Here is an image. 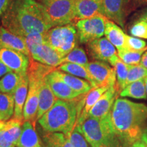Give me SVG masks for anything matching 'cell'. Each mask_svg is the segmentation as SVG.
<instances>
[{
    "mask_svg": "<svg viewBox=\"0 0 147 147\" xmlns=\"http://www.w3.org/2000/svg\"><path fill=\"white\" fill-rule=\"evenodd\" d=\"M130 2L134 9L147 5V0H130Z\"/></svg>",
    "mask_w": 147,
    "mask_h": 147,
    "instance_id": "39",
    "label": "cell"
},
{
    "mask_svg": "<svg viewBox=\"0 0 147 147\" xmlns=\"http://www.w3.org/2000/svg\"><path fill=\"white\" fill-rule=\"evenodd\" d=\"M57 100L58 98L54 95L48 82L47 76H46L40 82L39 104L36 120H38L44 114L47 113Z\"/></svg>",
    "mask_w": 147,
    "mask_h": 147,
    "instance_id": "18",
    "label": "cell"
},
{
    "mask_svg": "<svg viewBox=\"0 0 147 147\" xmlns=\"http://www.w3.org/2000/svg\"><path fill=\"white\" fill-rule=\"evenodd\" d=\"M63 147H73L72 145H71V144L70 143V142H69V139L67 140V142H66V143H65V146H64Z\"/></svg>",
    "mask_w": 147,
    "mask_h": 147,
    "instance_id": "45",
    "label": "cell"
},
{
    "mask_svg": "<svg viewBox=\"0 0 147 147\" xmlns=\"http://www.w3.org/2000/svg\"><path fill=\"white\" fill-rule=\"evenodd\" d=\"M53 27L71 23L75 18V0H42Z\"/></svg>",
    "mask_w": 147,
    "mask_h": 147,
    "instance_id": "6",
    "label": "cell"
},
{
    "mask_svg": "<svg viewBox=\"0 0 147 147\" xmlns=\"http://www.w3.org/2000/svg\"><path fill=\"white\" fill-rule=\"evenodd\" d=\"M45 33H35L23 37L31 57L36 52L40 46L45 43Z\"/></svg>",
    "mask_w": 147,
    "mask_h": 147,
    "instance_id": "31",
    "label": "cell"
},
{
    "mask_svg": "<svg viewBox=\"0 0 147 147\" xmlns=\"http://www.w3.org/2000/svg\"><path fill=\"white\" fill-rule=\"evenodd\" d=\"M145 146H146V144L143 142L141 140H138L136 142H134L131 144V147H145Z\"/></svg>",
    "mask_w": 147,
    "mask_h": 147,
    "instance_id": "43",
    "label": "cell"
},
{
    "mask_svg": "<svg viewBox=\"0 0 147 147\" xmlns=\"http://www.w3.org/2000/svg\"><path fill=\"white\" fill-rule=\"evenodd\" d=\"M109 89L106 87H93L88 93L84 94V106L81 113L76 121V125L80 126L88 117L90 110L94 106L100 97Z\"/></svg>",
    "mask_w": 147,
    "mask_h": 147,
    "instance_id": "19",
    "label": "cell"
},
{
    "mask_svg": "<svg viewBox=\"0 0 147 147\" xmlns=\"http://www.w3.org/2000/svg\"><path fill=\"white\" fill-rule=\"evenodd\" d=\"M36 1H39V2H40V1H42V0H36Z\"/></svg>",
    "mask_w": 147,
    "mask_h": 147,
    "instance_id": "48",
    "label": "cell"
},
{
    "mask_svg": "<svg viewBox=\"0 0 147 147\" xmlns=\"http://www.w3.org/2000/svg\"><path fill=\"white\" fill-rule=\"evenodd\" d=\"M47 80L54 95L59 100L70 101L80 95L57 76L54 71L48 75Z\"/></svg>",
    "mask_w": 147,
    "mask_h": 147,
    "instance_id": "16",
    "label": "cell"
},
{
    "mask_svg": "<svg viewBox=\"0 0 147 147\" xmlns=\"http://www.w3.org/2000/svg\"><path fill=\"white\" fill-rule=\"evenodd\" d=\"M145 147H147V144H146V146H145Z\"/></svg>",
    "mask_w": 147,
    "mask_h": 147,
    "instance_id": "49",
    "label": "cell"
},
{
    "mask_svg": "<svg viewBox=\"0 0 147 147\" xmlns=\"http://www.w3.org/2000/svg\"><path fill=\"white\" fill-rule=\"evenodd\" d=\"M14 113V95L0 92V121L10 120Z\"/></svg>",
    "mask_w": 147,
    "mask_h": 147,
    "instance_id": "26",
    "label": "cell"
},
{
    "mask_svg": "<svg viewBox=\"0 0 147 147\" xmlns=\"http://www.w3.org/2000/svg\"><path fill=\"white\" fill-rule=\"evenodd\" d=\"M104 15L102 0H75V18L82 20Z\"/></svg>",
    "mask_w": 147,
    "mask_h": 147,
    "instance_id": "13",
    "label": "cell"
},
{
    "mask_svg": "<svg viewBox=\"0 0 147 147\" xmlns=\"http://www.w3.org/2000/svg\"><path fill=\"white\" fill-rule=\"evenodd\" d=\"M110 113L102 119L88 117L79 126L82 134L91 147L100 146L116 135L110 124Z\"/></svg>",
    "mask_w": 147,
    "mask_h": 147,
    "instance_id": "5",
    "label": "cell"
},
{
    "mask_svg": "<svg viewBox=\"0 0 147 147\" xmlns=\"http://www.w3.org/2000/svg\"><path fill=\"white\" fill-rule=\"evenodd\" d=\"M144 83H145V89H146V93L147 95V77L144 78Z\"/></svg>",
    "mask_w": 147,
    "mask_h": 147,
    "instance_id": "47",
    "label": "cell"
},
{
    "mask_svg": "<svg viewBox=\"0 0 147 147\" xmlns=\"http://www.w3.org/2000/svg\"><path fill=\"white\" fill-rule=\"evenodd\" d=\"M17 147H42L39 136L30 121H24Z\"/></svg>",
    "mask_w": 147,
    "mask_h": 147,
    "instance_id": "23",
    "label": "cell"
},
{
    "mask_svg": "<svg viewBox=\"0 0 147 147\" xmlns=\"http://www.w3.org/2000/svg\"><path fill=\"white\" fill-rule=\"evenodd\" d=\"M79 96L70 101L58 99L38 120L42 128L47 132H60L68 137L76 124Z\"/></svg>",
    "mask_w": 147,
    "mask_h": 147,
    "instance_id": "3",
    "label": "cell"
},
{
    "mask_svg": "<svg viewBox=\"0 0 147 147\" xmlns=\"http://www.w3.org/2000/svg\"><path fill=\"white\" fill-rule=\"evenodd\" d=\"M1 23L4 28L23 38L53 27L45 8L36 0H11Z\"/></svg>",
    "mask_w": 147,
    "mask_h": 147,
    "instance_id": "1",
    "label": "cell"
},
{
    "mask_svg": "<svg viewBox=\"0 0 147 147\" xmlns=\"http://www.w3.org/2000/svg\"><path fill=\"white\" fill-rule=\"evenodd\" d=\"M31 57L44 65L55 67L63 63L64 57L45 42L38 48Z\"/></svg>",
    "mask_w": 147,
    "mask_h": 147,
    "instance_id": "15",
    "label": "cell"
},
{
    "mask_svg": "<svg viewBox=\"0 0 147 147\" xmlns=\"http://www.w3.org/2000/svg\"><path fill=\"white\" fill-rule=\"evenodd\" d=\"M130 5V0H102L104 16L121 27L125 26Z\"/></svg>",
    "mask_w": 147,
    "mask_h": 147,
    "instance_id": "10",
    "label": "cell"
},
{
    "mask_svg": "<svg viewBox=\"0 0 147 147\" xmlns=\"http://www.w3.org/2000/svg\"><path fill=\"white\" fill-rule=\"evenodd\" d=\"M22 76L14 71L4 75L0 80V92L14 95Z\"/></svg>",
    "mask_w": 147,
    "mask_h": 147,
    "instance_id": "27",
    "label": "cell"
},
{
    "mask_svg": "<svg viewBox=\"0 0 147 147\" xmlns=\"http://www.w3.org/2000/svg\"><path fill=\"white\" fill-rule=\"evenodd\" d=\"M104 35L108 41L118 50L125 48L126 34L117 24L108 18L106 21Z\"/></svg>",
    "mask_w": 147,
    "mask_h": 147,
    "instance_id": "22",
    "label": "cell"
},
{
    "mask_svg": "<svg viewBox=\"0 0 147 147\" xmlns=\"http://www.w3.org/2000/svg\"><path fill=\"white\" fill-rule=\"evenodd\" d=\"M10 1L11 0H0V21H1L3 15L8 8Z\"/></svg>",
    "mask_w": 147,
    "mask_h": 147,
    "instance_id": "38",
    "label": "cell"
},
{
    "mask_svg": "<svg viewBox=\"0 0 147 147\" xmlns=\"http://www.w3.org/2000/svg\"><path fill=\"white\" fill-rule=\"evenodd\" d=\"M45 34L46 43L63 57L78 47V32L73 23L53 27Z\"/></svg>",
    "mask_w": 147,
    "mask_h": 147,
    "instance_id": "4",
    "label": "cell"
},
{
    "mask_svg": "<svg viewBox=\"0 0 147 147\" xmlns=\"http://www.w3.org/2000/svg\"><path fill=\"white\" fill-rule=\"evenodd\" d=\"M54 71L57 76L59 77L71 89L78 93L79 95L85 94L93 88L89 82L82 80L78 77L57 69H55Z\"/></svg>",
    "mask_w": 147,
    "mask_h": 147,
    "instance_id": "21",
    "label": "cell"
},
{
    "mask_svg": "<svg viewBox=\"0 0 147 147\" xmlns=\"http://www.w3.org/2000/svg\"><path fill=\"white\" fill-rule=\"evenodd\" d=\"M69 142L73 147H89L87 140L80 131V127L75 126L68 136Z\"/></svg>",
    "mask_w": 147,
    "mask_h": 147,
    "instance_id": "34",
    "label": "cell"
},
{
    "mask_svg": "<svg viewBox=\"0 0 147 147\" xmlns=\"http://www.w3.org/2000/svg\"><path fill=\"white\" fill-rule=\"evenodd\" d=\"M68 137L60 132H47L44 136V143L45 147H63Z\"/></svg>",
    "mask_w": 147,
    "mask_h": 147,
    "instance_id": "32",
    "label": "cell"
},
{
    "mask_svg": "<svg viewBox=\"0 0 147 147\" xmlns=\"http://www.w3.org/2000/svg\"><path fill=\"white\" fill-rule=\"evenodd\" d=\"M30 58L19 51L0 49V60L12 71L19 75L27 74Z\"/></svg>",
    "mask_w": 147,
    "mask_h": 147,
    "instance_id": "11",
    "label": "cell"
},
{
    "mask_svg": "<svg viewBox=\"0 0 147 147\" xmlns=\"http://www.w3.org/2000/svg\"><path fill=\"white\" fill-rule=\"evenodd\" d=\"M146 42L136 37L126 35L125 48L134 51H145L147 50Z\"/></svg>",
    "mask_w": 147,
    "mask_h": 147,
    "instance_id": "35",
    "label": "cell"
},
{
    "mask_svg": "<svg viewBox=\"0 0 147 147\" xmlns=\"http://www.w3.org/2000/svg\"><path fill=\"white\" fill-rule=\"evenodd\" d=\"M87 45L88 53L93 59L108 62L113 65L119 58L115 46L110 43L106 38H98Z\"/></svg>",
    "mask_w": 147,
    "mask_h": 147,
    "instance_id": "9",
    "label": "cell"
},
{
    "mask_svg": "<svg viewBox=\"0 0 147 147\" xmlns=\"http://www.w3.org/2000/svg\"><path fill=\"white\" fill-rule=\"evenodd\" d=\"M144 51H134L123 48L118 50L119 57L128 65H135L140 63L141 57Z\"/></svg>",
    "mask_w": 147,
    "mask_h": 147,
    "instance_id": "29",
    "label": "cell"
},
{
    "mask_svg": "<svg viewBox=\"0 0 147 147\" xmlns=\"http://www.w3.org/2000/svg\"><path fill=\"white\" fill-rule=\"evenodd\" d=\"M24 122L12 118L7 121L2 129L0 131V138L9 144L16 146L21 135V125Z\"/></svg>",
    "mask_w": 147,
    "mask_h": 147,
    "instance_id": "20",
    "label": "cell"
},
{
    "mask_svg": "<svg viewBox=\"0 0 147 147\" xmlns=\"http://www.w3.org/2000/svg\"><path fill=\"white\" fill-rule=\"evenodd\" d=\"M139 19L144 20V21H146L147 23V8L145 9V10L142 12V13L140 14Z\"/></svg>",
    "mask_w": 147,
    "mask_h": 147,
    "instance_id": "44",
    "label": "cell"
},
{
    "mask_svg": "<svg viewBox=\"0 0 147 147\" xmlns=\"http://www.w3.org/2000/svg\"><path fill=\"white\" fill-rule=\"evenodd\" d=\"M140 63L142 66H144L145 68L147 69V50L144 54H142V57H141Z\"/></svg>",
    "mask_w": 147,
    "mask_h": 147,
    "instance_id": "42",
    "label": "cell"
},
{
    "mask_svg": "<svg viewBox=\"0 0 147 147\" xmlns=\"http://www.w3.org/2000/svg\"><path fill=\"white\" fill-rule=\"evenodd\" d=\"M115 133L132 144L140 140L147 121V106L124 98H117L110 112Z\"/></svg>",
    "mask_w": 147,
    "mask_h": 147,
    "instance_id": "2",
    "label": "cell"
},
{
    "mask_svg": "<svg viewBox=\"0 0 147 147\" xmlns=\"http://www.w3.org/2000/svg\"><path fill=\"white\" fill-rule=\"evenodd\" d=\"M131 144L116 134L107 142L99 147H131Z\"/></svg>",
    "mask_w": 147,
    "mask_h": 147,
    "instance_id": "37",
    "label": "cell"
},
{
    "mask_svg": "<svg viewBox=\"0 0 147 147\" xmlns=\"http://www.w3.org/2000/svg\"><path fill=\"white\" fill-rule=\"evenodd\" d=\"M5 121H0V131H1V129H2L3 127L5 125Z\"/></svg>",
    "mask_w": 147,
    "mask_h": 147,
    "instance_id": "46",
    "label": "cell"
},
{
    "mask_svg": "<svg viewBox=\"0 0 147 147\" xmlns=\"http://www.w3.org/2000/svg\"><path fill=\"white\" fill-rule=\"evenodd\" d=\"M119 94H120V91L117 85L110 87L90 110L88 117L100 119L105 118L111 112L115 100L118 98Z\"/></svg>",
    "mask_w": 147,
    "mask_h": 147,
    "instance_id": "12",
    "label": "cell"
},
{
    "mask_svg": "<svg viewBox=\"0 0 147 147\" xmlns=\"http://www.w3.org/2000/svg\"><path fill=\"white\" fill-rule=\"evenodd\" d=\"M120 96L131 97L138 100H146L144 79H141L129 84L120 92Z\"/></svg>",
    "mask_w": 147,
    "mask_h": 147,
    "instance_id": "24",
    "label": "cell"
},
{
    "mask_svg": "<svg viewBox=\"0 0 147 147\" xmlns=\"http://www.w3.org/2000/svg\"><path fill=\"white\" fill-rule=\"evenodd\" d=\"M113 66L115 69L116 76H117V87L121 92L125 88V83L127 77L129 65L125 63L119 57L115 61Z\"/></svg>",
    "mask_w": 147,
    "mask_h": 147,
    "instance_id": "28",
    "label": "cell"
},
{
    "mask_svg": "<svg viewBox=\"0 0 147 147\" xmlns=\"http://www.w3.org/2000/svg\"><path fill=\"white\" fill-rule=\"evenodd\" d=\"M57 69L69 74L73 76L79 77V78L86 79L88 82L91 84L92 87H95V82L93 78L88 71L87 67L84 66L72 63H64L58 66Z\"/></svg>",
    "mask_w": 147,
    "mask_h": 147,
    "instance_id": "25",
    "label": "cell"
},
{
    "mask_svg": "<svg viewBox=\"0 0 147 147\" xmlns=\"http://www.w3.org/2000/svg\"><path fill=\"white\" fill-rule=\"evenodd\" d=\"M129 33L134 37L147 39V23L144 20L138 19L130 27Z\"/></svg>",
    "mask_w": 147,
    "mask_h": 147,
    "instance_id": "36",
    "label": "cell"
},
{
    "mask_svg": "<svg viewBox=\"0 0 147 147\" xmlns=\"http://www.w3.org/2000/svg\"><path fill=\"white\" fill-rule=\"evenodd\" d=\"M141 140L145 144H147V121L145 125L144 129H143V131L142 133V136H141Z\"/></svg>",
    "mask_w": 147,
    "mask_h": 147,
    "instance_id": "41",
    "label": "cell"
},
{
    "mask_svg": "<svg viewBox=\"0 0 147 147\" xmlns=\"http://www.w3.org/2000/svg\"><path fill=\"white\" fill-rule=\"evenodd\" d=\"M146 77H147V69L140 63L135 65H129L125 87L131 82L144 79Z\"/></svg>",
    "mask_w": 147,
    "mask_h": 147,
    "instance_id": "33",
    "label": "cell"
},
{
    "mask_svg": "<svg viewBox=\"0 0 147 147\" xmlns=\"http://www.w3.org/2000/svg\"><path fill=\"white\" fill-rule=\"evenodd\" d=\"M10 71H12L10 69L5 65L4 63L0 60V78L4 76V75L8 74Z\"/></svg>",
    "mask_w": 147,
    "mask_h": 147,
    "instance_id": "40",
    "label": "cell"
},
{
    "mask_svg": "<svg viewBox=\"0 0 147 147\" xmlns=\"http://www.w3.org/2000/svg\"><path fill=\"white\" fill-rule=\"evenodd\" d=\"M72 63L86 67L89 63L85 52L82 48L76 47L63 58V63Z\"/></svg>",
    "mask_w": 147,
    "mask_h": 147,
    "instance_id": "30",
    "label": "cell"
},
{
    "mask_svg": "<svg viewBox=\"0 0 147 147\" xmlns=\"http://www.w3.org/2000/svg\"><path fill=\"white\" fill-rule=\"evenodd\" d=\"M29 90V78L27 74L23 75L14 93V117L24 122L23 109Z\"/></svg>",
    "mask_w": 147,
    "mask_h": 147,
    "instance_id": "17",
    "label": "cell"
},
{
    "mask_svg": "<svg viewBox=\"0 0 147 147\" xmlns=\"http://www.w3.org/2000/svg\"><path fill=\"white\" fill-rule=\"evenodd\" d=\"M1 48L19 51L31 58L30 53L23 37L10 32L3 26L0 27V49Z\"/></svg>",
    "mask_w": 147,
    "mask_h": 147,
    "instance_id": "14",
    "label": "cell"
},
{
    "mask_svg": "<svg viewBox=\"0 0 147 147\" xmlns=\"http://www.w3.org/2000/svg\"><path fill=\"white\" fill-rule=\"evenodd\" d=\"M108 19L104 15L78 20L76 23L79 38V42L87 44L93 40L102 38L105 32L106 21Z\"/></svg>",
    "mask_w": 147,
    "mask_h": 147,
    "instance_id": "7",
    "label": "cell"
},
{
    "mask_svg": "<svg viewBox=\"0 0 147 147\" xmlns=\"http://www.w3.org/2000/svg\"><path fill=\"white\" fill-rule=\"evenodd\" d=\"M96 87H112L117 85L115 69L106 62L93 61L86 66Z\"/></svg>",
    "mask_w": 147,
    "mask_h": 147,
    "instance_id": "8",
    "label": "cell"
}]
</instances>
